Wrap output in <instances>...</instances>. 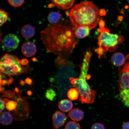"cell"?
Masks as SVG:
<instances>
[{
	"label": "cell",
	"mask_w": 129,
	"mask_h": 129,
	"mask_svg": "<svg viewBox=\"0 0 129 129\" xmlns=\"http://www.w3.org/2000/svg\"><path fill=\"white\" fill-rule=\"evenodd\" d=\"M40 36L48 52L64 59L70 55L77 43L72 28L60 22L47 27Z\"/></svg>",
	"instance_id": "6da1fadb"
},
{
	"label": "cell",
	"mask_w": 129,
	"mask_h": 129,
	"mask_svg": "<svg viewBox=\"0 0 129 129\" xmlns=\"http://www.w3.org/2000/svg\"><path fill=\"white\" fill-rule=\"evenodd\" d=\"M99 11L92 3L83 1L72 8L69 13V18L75 28L85 26L91 30L96 26L101 20Z\"/></svg>",
	"instance_id": "7a4b0ae2"
},
{
	"label": "cell",
	"mask_w": 129,
	"mask_h": 129,
	"mask_svg": "<svg viewBox=\"0 0 129 129\" xmlns=\"http://www.w3.org/2000/svg\"><path fill=\"white\" fill-rule=\"evenodd\" d=\"M92 53L90 50L84 53L80 75L78 78L71 77L70 80L72 87L77 89L80 93L79 98L82 104H92L95 100L96 91L90 88L87 81L90 59Z\"/></svg>",
	"instance_id": "3957f363"
},
{
	"label": "cell",
	"mask_w": 129,
	"mask_h": 129,
	"mask_svg": "<svg viewBox=\"0 0 129 129\" xmlns=\"http://www.w3.org/2000/svg\"><path fill=\"white\" fill-rule=\"evenodd\" d=\"M98 32L99 47L95 50L98 57L101 58L107 51L113 52L118 45L124 41V37L117 34L111 33L108 29L105 27V22L102 19L99 22Z\"/></svg>",
	"instance_id": "277c9868"
},
{
	"label": "cell",
	"mask_w": 129,
	"mask_h": 129,
	"mask_svg": "<svg viewBox=\"0 0 129 129\" xmlns=\"http://www.w3.org/2000/svg\"><path fill=\"white\" fill-rule=\"evenodd\" d=\"M1 72L9 76L20 75L25 71L19 61L15 56L6 54L1 58L0 62Z\"/></svg>",
	"instance_id": "5b68a950"
},
{
	"label": "cell",
	"mask_w": 129,
	"mask_h": 129,
	"mask_svg": "<svg viewBox=\"0 0 129 129\" xmlns=\"http://www.w3.org/2000/svg\"><path fill=\"white\" fill-rule=\"evenodd\" d=\"M126 63L120 72L119 89L120 95L124 105L129 107V54L126 56Z\"/></svg>",
	"instance_id": "8992f818"
},
{
	"label": "cell",
	"mask_w": 129,
	"mask_h": 129,
	"mask_svg": "<svg viewBox=\"0 0 129 129\" xmlns=\"http://www.w3.org/2000/svg\"><path fill=\"white\" fill-rule=\"evenodd\" d=\"M2 48L3 51L11 52L15 50L18 47L20 40L13 34L6 35L2 40Z\"/></svg>",
	"instance_id": "52a82bcc"
},
{
	"label": "cell",
	"mask_w": 129,
	"mask_h": 129,
	"mask_svg": "<svg viewBox=\"0 0 129 129\" xmlns=\"http://www.w3.org/2000/svg\"><path fill=\"white\" fill-rule=\"evenodd\" d=\"M52 119L53 128L58 129L64 125L67 117L64 113L56 111L53 114Z\"/></svg>",
	"instance_id": "ba28073f"
},
{
	"label": "cell",
	"mask_w": 129,
	"mask_h": 129,
	"mask_svg": "<svg viewBox=\"0 0 129 129\" xmlns=\"http://www.w3.org/2000/svg\"><path fill=\"white\" fill-rule=\"evenodd\" d=\"M21 50L24 56L30 57L34 56L36 54L37 48L36 45L31 42H27L22 45Z\"/></svg>",
	"instance_id": "9c48e42d"
},
{
	"label": "cell",
	"mask_w": 129,
	"mask_h": 129,
	"mask_svg": "<svg viewBox=\"0 0 129 129\" xmlns=\"http://www.w3.org/2000/svg\"><path fill=\"white\" fill-rule=\"evenodd\" d=\"M111 60L113 65L116 67H120L125 64L126 58L122 53L117 52L113 54Z\"/></svg>",
	"instance_id": "30bf717a"
},
{
	"label": "cell",
	"mask_w": 129,
	"mask_h": 129,
	"mask_svg": "<svg viewBox=\"0 0 129 129\" xmlns=\"http://www.w3.org/2000/svg\"><path fill=\"white\" fill-rule=\"evenodd\" d=\"M75 0H51L56 7L62 10L70 9L73 5Z\"/></svg>",
	"instance_id": "8fae6325"
},
{
	"label": "cell",
	"mask_w": 129,
	"mask_h": 129,
	"mask_svg": "<svg viewBox=\"0 0 129 129\" xmlns=\"http://www.w3.org/2000/svg\"><path fill=\"white\" fill-rule=\"evenodd\" d=\"M21 33L22 37L26 39L32 38L35 34V27L29 24H27L22 27Z\"/></svg>",
	"instance_id": "7c38bea8"
},
{
	"label": "cell",
	"mask_w": 129,
	"mask_h": 129,
	"mask_svg": "<svg viewBox=\"0 0 129 129\" xmlns=\"http://www.w3.org/2000/svg\"><path fill=\"white\" fill-rule=\"evenodd\" d=\"M90 29L85 26H80L75 28L74 33L75 36L78 38H83L88 36Z\"/></svg>",
	"instance_id": "4fadbf2b"
},
{
	"label": "cell",
	"mask_w": 129,
	"mask_h": 129,
	"mask_svg": "<svg viewBox=\"0 0 129 129\" xmlns=\"http://www.w3.org/2000/svg\"><path fill=\"white\" fill-rule=\"evenodd\" d=\"M84 116L83 113L81 110L77 108L72 109L68 114L69 117L73 120L77 122L81 120Z\"/></svg>",
	"instance_id": "5bb4252c"
},
{
	"label": "cell",
	"mask_w": 129,
	"mask_h": 129,
	"mask_svg": "<svg viewBox=\"0 0 129 129\" xmlns=\"http://www.w3.org/2000/svg\"><path fill=\"white\" fill-rule=\"evenodd\" d=\"M73 104L71 101L67 99L62 100L59 102V108L62 112H67L71 110Z\"/></svg>",
	"instance_id": "9a60e30c"
},
{
	"label": "cell",
	"mask_w": 129,
	"mask_h": 129,
	"mask_svg": "<svg viewBox=\"0 0 129 129\" xmlns=\"http://www.w3.org/2000/svg\"><path fill=\"white\" fill-rule=\"evenodd\" d=\"M13 120V117L9 112H4L1 113L0 122L2 125H6L10 124Z\"/></svg>",
	"instance_id": "2e32d148"
},
{
	"label": "cell",
	"mask_w": 129,
	"mask_h": 129,
	"mask_svg": "<svg viewBox=\"0 0 129 129\" xmlns=\"http://www.w3.org/2000/svg\"><path fill=\"white\" fill-rule=\"evenodd\" d=\"M62 18V15L58 12H52L50 13L48 17V21L52 24L60 22V20Z\"/></svg>",
	"instance_id": "e0dca14e"
},
{
	"label": "cell",
	"mask_w": 129,
	"mask_h": 129,
	"mask_svg": "<svg viewBox=\"0 0 129 129\" xmlns=\"http://www.w3.org/2000/svg\"><path fill=\"white\" fill-rule=\"evenodd\" d=\"M80 93L76 88H71L68 92L67 96L71 100L75 101L78 99Z\"/></svg>",
	"instance_id": "ac0fdd59"
},
{
	"label": "cell",
	"mask_w": 129,
	"mask_h": 129,
	"mask_svg": "<svg viewBox=\"0 0 129 129\" xmlns=\"http://www.w3.org/2000/svg\"><path fill=\"white\" fill-rule=\"evenodd\" d=\"M55 91L52 88L48 89L45 93V96L48 99L51 101H54L56 96Z\"/></svg>",
	"instance_id": "d6986e66"
},
{
	"label": "cell",
	"mask_w": 129,
	"mask_h": 129,
	"mask_svg": "<svg viewBox=\"0 0 129 129\" xmlns=\"http://www.w3.org/2000/svg\"><path fill=\"white\" fill-rule=\"evenodd\" d=\"M1 13V26L7 21L9 18V15L8 13L4 10L1 9L0 11Z\"/></svg>",
	"instance_id": "ffe728a7"
},
{
	"label": "cell",
	"mask_w": 129,
	"mask_h": 129,
	"mask_svg": "<svg viewBox=\"0 0 129 129\" xmlns=\"http://www.w3.org/2000/svg\"><path fill=\"white\" fill-rule=\"evenodd\" d=\"M64 129H81L80 124L75 121H70L67 122Z\"/></svg>",
	"instance_id": "44dd1931"
},
{
	"label": "cell",
	"mask_w": 129,
	"mask_h": 129,
	"mask_svg": "<svg viewBox=\"0 0 129 129\" xmlns=\"http://www.w3.org/2000/svg\"><path fill=\"white\" fill-rule=\"evenodd\" d=\"M17 106V103L16 102L9 100L6 103V107L8 110L12 111L16 109Z\"/></svg>",
	"instance_id": "7402d4cb"
},
{
	"label": "cell",
	"mask_w": 129,
	"mask_h": 129,
	"mask_svg": "<svg viewBox=\"0 0 129 129\" xmlns=\"http://www.w3.org/2000/svg\"><path fill=\"white\" fill-rule=\"evenodd\" d=\"M8 2L13 7H20L23 5L25 0H8Z\"/></svg>",
	"instance_id": "603a6c76"
},
{
	"label": "cell",
	"mask_w": 129,
	"mask_h": 129,
	"mask_svg": "<svg viewBox=\"0 0 129 129\" xmlns=\"http://www.w3.org/2000/svg\"><path fill=\"white\" fill-rule=\"evenodd\" d=\"M15 92L11 90H8L3 92L2 95V97L10 98H15Z\"/></svg>",
	"instance_id": "cb8c5ba5"
},
{
	"label": "cell",
	"mask_w": 129,
	"mask_h": 129,
	"mask_svg": "<svg viewBox=\"0 0 129 129\" xmlns=\"http://www.w3.org/2000/svg\"><path fill=\"white\" fill-rule=\"evenodd\" d=\"M13 81V79L11 77L9 80H4L3 79L1 78V85H2L4 86L5 85H9L12 84Z\"/></svg>",
	"instance_id": "d4e9b609"
},
{
	"label": "cell",
	"mask_w": 129,
	"mask_h": 129,
	"mask_svg": "<svg viewBox=\"0 0 129 129\" xmlns=\"http://www.w3.org/2000/svg\"><path fill=\"white\" fill-rule=\"evenodd\" d=\"M91 129H105L104 125L103 124L96 123L93 124L91 126Z\"/></svg>",
	"instance_id": "484cf974"
},
{
	"label": "cell",
	"mask_w": 129,
	"mask_h": 129,
	"mask_svg": "<svg viewBox=\"0 0 129 129\" xmlns=\"http://www.w3.org/2000/svg\"><path fill=\"white\" fill-rule=\"evenodd\" d=\"M9 100L7 99H2L1 98V113L2 112L3 110H4L5 107V104Z\"/></svg>",
	"instance_id": "4316f807"
},
{
	"label": "cell",
	"mask_w": 129,
	"mask_h": 129,
	"mask_svg": "<svg viewBox=\"0 0 129 129\" xmlns=\"http://www.w3.org/2000/svg\"><path fill=\"white\" fill-rule=\"evenodd\" d=\"M20 63L22 65H27L28 63V61L27 59H23L21 60H19Z\"/></svg>",
	"instance_id": "83f0119b"
},
{
	"label": "cell",
	"mask_w": 129,
	"mask_h": 129,
	"mask_svg": "<svg viewBox=\"0 0 129 129\" xmlns=\"http://www.w3.org/2000/svg\"><path fill=\"white\" fill-rule=\"evenodd\" d=\"M99 12L100 15L101 16L105 15L107 13L105 10L104 9H100Z\"/></svg>",
	"instance_id": "f1b7e54d"
},
{
	"label": "cell",
	"mask_w": 129,
	"mask_h": 129,
	"mask_svg": "<svg viewBox=\"0 0 129 129\" xmlns=\"http://www.w3.org/2000/svg\"><path fill=\"white\" fill-rule=\"evenodd\" d=\"M122 129H129V122H125L122 125Z\"/></svg>",
	"instance_id": "f546056e"
},
{
	"label": "cell",
	"mask_w": 129,
	"mask_h": 129,
	"mask_svg": "<svg viewBox=\"0 0 129 129\" xmlns=\"http://www.w3.org/2000/svg\"><path fill=\"white\" fill-rule=\"evenodd\" d=\"M25 82L27 84L30 85L32 84V80L31 79L28 78L26 79L25 80Z\"/></svg>",
	"instance_id": "4dcf8cb0"
},
{
	"label": "cell",
	"mask_w": 129,
	"mask_h": 129,
	"mask_svg": "<svg viewBox=\"0 0 129 129\" xmlns=\"http://www.w3.org/2000/svg\"><path fill=\"white\" fill-rule=\"evenodd\" d=\"M25 81H24L23 80L21 81L20 83V84L21 85H24L25 84Z\"/></svg>",
	"instance_id": "1f68e13d"
},
{
	"label": "cell",
	"mask_w": 129,
	"mask_h": 129,
	"mask_svg": "<svg viewBox=\"0 0 129 129\" xmlns=\"http://www.w3.org/2000/svg\"><path fill=\"white\" fill-rule=\"evenodd\" d=\"M28 94L29 95H31V91H29L28 93Z\"/></svg>",
	"instance_id": "d6a6232c"
},
{
	"label": "cell",
	"mask_w": 129,
	"mask_h": 129,
	"mask_svg": "<svg viewBox=\"0 0 129 129\" xmlns=\"http://www.w3.org/2000/svg\"><path fill=\"white\" fill-rule=\"evenodd\" d=\"M127 1H128V3L129 4V0H127Z\"/></svg>",
	"instance_id": "836d02e7"
}]
</instances>
